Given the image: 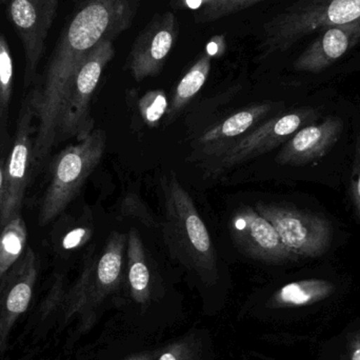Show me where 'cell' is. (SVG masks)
I'll return each instance as SVG.
<instances>
[{
  "label": "cell",
  "instance_id": "6da1fadb",
  "mask_svg": "<svg viewBox=\"0 0 360 360\" xmlns=\"http://www.w3.org/2000/svg\"><path fill=\"white\" fill-rule=\"evenodd\" d=\"M145 0H84L63 29L44 77L29 95L37 120L34 158L44 160L57 145L68 93L84 57L101 40L131 27Z\"/></svg>",
  "mask_w": 360,
  "mask_h": 360
},
{
  "label": "cell",
  "instance_id": "7a4b0ae2",
  "mask_svg": "<svg viewBox=\"0 0 360 360\" xmlns=\"http://www.w3.org/2000/svg\"><path fill=\"white\" fill-rule=\"evenodd\" d=\"M164 236L171 254L201 276H216L217 256L205 222L175 175L162 179Z\"/></svg>",
  "mask_w": 360,
  "mask_h": 360
},
{
  "label": "cell",
  "instance_id": "3957f363",
  "mask_svg": "<svg viewBox=\"0 0 360 360\" xmlns=\"http://www.w3.org/2000/svg\"><path fill=\"white\" fill-rule=\"evenodd\" d=\"M357 20L360 0H298L264 23L259 57L285 52L311 34Z\"/></svg>",
  "mask_w": 360,
  "mask_h": 360
},
{
  "label": "cell",
  "instance_id": "277c9868",
  "mask_svg": "<svg viewBox=\"0 0 360 360\" xmlns=\"http://www.w3.org/2000/svg\"><path fill=\"white\" fill-rule=\"evenodd\" d=\"M105 146V131L94 128L88 136L58 154L53 166L52 179L40 205L39 226L51 224L75 198L103 160Z\"/></svg>",
  "mask_w": 360,
  "mask_h": 360
},
{
  "label": "cell",
  "instance_id": "5b68a950",
  "mask_svg": "<svg viewBox=\"0 0 360 360\" xmlns=\"http://www.w3.org/2000/svg\"><path fill=\"white\" fill-rule=\"evenodd\" d=\"M114 40H101L80 63L61 113L57 143L69 139L77 141L94 130L91 101L108 63L114 58Z\"/></svg>",
  "mask_w": 360,
  "mask_h": 360
},
{
  "label": "cell",
  "instance_id": "8992f818",
  "mask_svg": "<svg viewBox=\"0 0 360 360\" xmlns=\"http://www.w3.org/2000/svg\"><path fill=\"white\" fill-rule=\"evenodd\" d=\"M255 210L273 224L283 245L297 257H321L329 251L333 229L323 216L275 203L259 202Z\"/></svg>",
  "mask_w": 360,
  "mask_h": 360
},
{
  "label": "cell",
  "instance_id": "52a82bcc",
  "mask_svg": "<svg viewBox=\"0 0 360 360\" xmlns=\"http://www.w3.org/2000/svg\"><path fill=\"white\" fill-rule=\"evenodd\" d=\"M35 113L29 97L25 98L19 113L16 134L6 167V194L0 205V224L6 226L11 219L20 216L25 190L29 182L30 167L34 158L36 129Z\"/></svg>",
  "mask_w": 360,
  "mask_h": 360
},
{
  "label": "cell",
  "instance_id": "ba28073f",
  "mask_svg": "<svg viewBox=\"0 0 360 360\" xmlns=\"http://www.w3.org/2000/svg\"><path fill=\"white\" fill-rule=\"evenodd\" d=\"M59 0H8L6 14L22 44L25 84L35 76L46 50V38L58 10Z\"/></svg>",
  "mask_w": 360,
  "mask_h": 360
},
{
  "label": "cell",
  "instance_id": "9c48e42d",
  "mask_svg": "<svg viewBox=\"0 0 360 360\" xmlns=\"http://www.w3.org/2000/svg\"><path fill=\"white\" fill-rule=\"evenodd\" d=\"M179 36V23L172 11L158 13L135 38L128 57L129 71L136 82L158 75Z\"/></svg>",
  "mask_w": 360,
  "mask_h": 360
},
{
  "label": "cell",
  "instance_id": "30bf717a",
  "mask_svg": "<svg viewBox=\"0 0 360 360\" xmlns=\"http://www.w3.org/2000/svg\"><path fill=\"white\" fill-rule=\"evenodd\" d=\"M316 117L315 110L302 109L264 122L239 141L229 143L221 152L220 166L231 168L275 149Z\"/></svg>",
  "mask_w": 360,
  "mask_h": 360
},
{
  "label": "cell",
  "instance_id": "8fae6325",
  "mask_svg": "<svg viewBox=\"0 0 360 360\" xmlns=\"http://www.w3.org/2000/svg\"><path fill=\"white\" fill-rule=\"evenodd\" d=\"M230 233L238 249L248 257L269 264L298 259L283 245L276 229L255 207L245 205L235 211L230 220Z\"/></svg>",
  "mask_w": 360,
  "mask_h": 360
},
{
  "label": "cell",
  "instance_id": "7c38bea8",
  "mask_svg": "<svg viewBox=\"0 0 360 360\" xmlns=\"http://www.w3.org/2000/svg\"><path fill=\"white\" fill-rule=\"evenodd\" d=\"M127 240L126 235L111 233L97 262L88 258L79 281L70 293L67 316L82 309L90 298L99 297L118 285Z\"/></svg>",
  "mask_w": 360,
  "mask_h": 360
},
{
  "label": "cell",
  "instance_id": "4fadbf2b",
  "mask_svg": "<svg viewBox=\"0 0 360 360\" xmlns=\"http://www.w3.org/2000/svg\"><path fill=\"white\" fill-rule=\"evenodd\" d=\"M38 271L37 256L32 248L27 247L0 285V355L8 348L15 323L31 304Z\"/></svg>",
  "mask_w": 360,
  "mask_h": 360
},
{
  "label": "cell",
  "instance_id": "5bb4252c",
  "mask_svg": "<svg viewBox=\"0 0 360 360\" xmlns=\"http://www.w3.org/2000/svg\"><path fill=\"white\" fill-rule=\"evenodd\" d=\"M344 130V122L331 116L319 124L298 130L283 146L277 162L283 166H306L319 160L332 149Z\"/></svg>",
  "mask_w": 360,
  "mask_h": 360
},
{
  "label": "cell",
  "instance_id": "9a60e30c",
  "mask_svg": "<svg viewBox=\"0 0 360 360\" xmlns=\"http://www.w3.org/2000/svg\"><path fill=\"white\" fill-rule=\"evenodd\" d=\"M294 63V69L317 73L330 67L360 40V20L327 27L319 32Z\"/></svg>",
  "mask_w": 360,
  "mask_h": 360
},
{
  "label": "cell",
  "instance_id": "2e32d148",
  "mask_svg": "<svg viewBox=\"0 0 360 360\" xmlns=\"http://www.w3.org/2000/svg\"><path fill=\"white\" fill-rule=\"evenodd\" d=\"M272 109L271 103H257L235 113L221 124L210 129L200 137L199 141L212 150H219L228 145L229 141L249 132Z\"/></svg>",
  "mask_w": 360,
  "mask_h": 360
},
{
  "label": "cell",
  "instance_id": "e0dca14e",
  "mask_svg": "<svg viewBox=\"0 0 360 360\" xmlns=\"http://www.w3.org/2000/svg\"><path fill=\"white\" fill-rule=\"evenodd\" d=\"M335 291V285L326 279L310 278L288 283L272 297L276 308H302L323 302Z\"/></svg>",
  "mask_w": 360,
  "mask_h": 360
},
{
  "label": "cell",
  "instance_id": "ac0fdd59",
  "mask_svg": "<svg viewBox=\"0 0 360 360\" xmlns=\"http://www.w3.org/2000/svg\"><path fill=\"white\" fill-rule=\"evenodd\" d=\"M127 253L131 293L137 302L143 304L150 298V271L141 235L135 229L129 232Z\"/></svg>",
  "mask_w": 360,
  "mask_h": 360
},
{
  "label": "cell",
  "instance_id": "d6986e66",
  "mask_svg": "<svg viewBox=\"0 0 360 360\" xmlns=\"http://www.w3.org/2000/svg\"><path fill=\"white\" fill-rule=\"evenodd\" d=\"M27 230L21 216L11 219L0 233V285L27 250Z\"/></svg>",
  "mask_w": 360,
  "mask_h": 360
},
{
  "label": "cell",
  "instance_id": "ffe728a7",
  "mask_svg": "<svg viewBox=\"0 0 360 360\" xmlns=\"http://www.w3.org/2000/svg\"><path fill=\"white\" fill-rule=\"evenodd\" d=\"M213 53L207 50L195 61L194 65L186 72V75L177 84L175 89L174 96L172 99V105L169 110V118L176 115L180 110L184 109L193 97L201 90L209 77L211 71L212 59Z\"/></svg>",
  "mask_w": 360,
  "mask_h": 360
},
{
  "label": "cell",
  "instance_id": "44dd1931",
  "mask_svg": "<svg viewBox=\"0 0 360 360\" xmlns=\"http://www.w3.org/2000/svg\"><path fill=\"white\" fill-rule=\"evenodd\" d=\"M264 0H210L199 8L195 18L198 23H209L229 15L247 10Z\"/></svg>",
  "mask_w": 360,
  "mask_h": 360
},
{
  "label": "cell",
  "instance_id": "7402d4cb",
  "mask_svg": "<svg viewBox=\"0 0 360 360\" xmlns=\"http://www.w3.org/2000/svg\"><path fill=\"white\" fill-rule=\"evenodd\" d=\"M14 63L8 40L0 32V113L6 114L12 98Z\"/></svg>",
  "mask_w": 360,
  "mask_h": 360
},
{
  "label": "cell",
  "instance_id": "603a6c76",
  "mask_svg": "<svg viewBox=\"0 0 360 360\" xmlns=\"http://www.w3.org/2000/svg\"><path fill=\"white\" fill-rule=\"evenodd\" d=\"M139 108L143 120L150 126H156L168 109L166 94L162 91H151L139 101Z\"/></svg>",
  "mask_w": 360,
  "mask_h": 360
},
{
  "label": "cell",
  "instance_id": "cb8c5ba5",
  "mask_svg": "<svg viewBox=\"0 0 360 360\" xmlns=\"http://www.w3.org/2000/svg\"><path fill=\"white\" fill-rule=\"evenodd\" d=\"M350 193L360 221V130L357 135L354 160H353L352 171H351Z\"/></svg>",
  "mask_w": 360,
  "mask_h": 360
},
{
  "label": "cell",
  "instance_id": "d4e9b609",
  "mask_svg": "<svg viewBox=\"0 0 360 360\" xmlns=\"http://www.w3.org/2000/svg\"><path fill=\"white\" fill-rule=\"evenodd\" d=\"M349 359L360 360V325L349 330L347 335Z\"/></svg>",
  "mask_w": 360,
  "mask_h": 360
},
{
  "label": "cell",
  "instance_id": "484cf974",
  "mask_svg": "<svg viewBox=\"0 0 360 360\" xmlns=\"http://www.w3.org/2000/svg\"><path fill=\"white\" fill-rule=\"evenodd\" d=\"M181 349L173 348L170 351H167L160 356V360H181Z\"/></svg>",
  "mask_w": 360,
  "mask_h": 360
},
{
  "label": "cell",
  "instance_id": "4316f807",
  "mask_svg": "<svg viewBox=\"0 0 360 360\" xmlns=\"http://www.w3.org/2000/svg\"><path fill=\"white\" fill-rule=\"evenodd\" d=\"M210 0H176L177 4L186 8H200Z\"/></svg>",
  "mask_w": 360,
  "mask_h": 360
},
{
  "label": "cell",
  "instance_id": "83f0119b",
  "mask_svg": "<svg viewBox=\"0 0 360 360\" xmlns=\"http://www.w3.org/2000/svg\"><path fill=\"white\" fill-rule=\"evenodd\" d=\"M6 194V168L0 164V205L4 201Z\"/></svg>",
  "mask_w": 360,
  "mask_h": 360
},
{
  "label": "cell",
  "instance_id": "f1b7e54d",
  "mask_svg": "<svg viewBox=\"0 0 360 360\" xmlns=\"http://www.w3.org/2000/svg\"><path fill=\"white\" fill-rule=\"evenodd\" d=\"M132 360H148V359H146V357H139V359H135Z\"/></svg>",
  "mask_w": 360,
  "mask_h": 360
},
{
  "label": "cell",
  "instance_id": "f546056e",
  "mask_svg": "<svg viewBox=\"0 0 360 360\" xmlns=\"http://www.w3.org/2000/svg\"><path fill=\"white\" fill-rule=\"evenodd\" d=\"M6 1H8V0H0V2H2V4H6Z\"/></svg>",
  "mask_w": 360,
  "mask_h": 360
}]
</instances>
